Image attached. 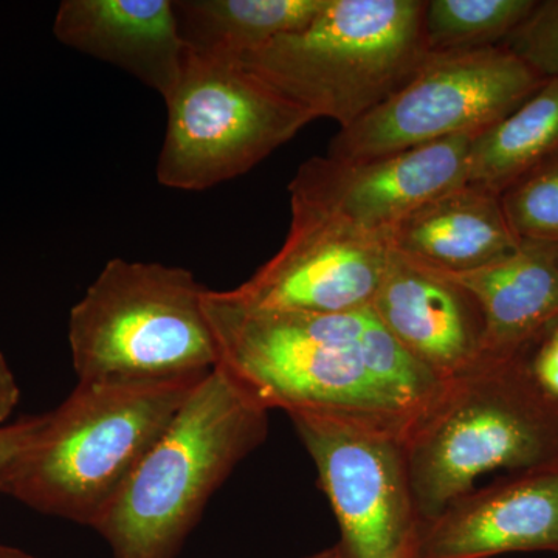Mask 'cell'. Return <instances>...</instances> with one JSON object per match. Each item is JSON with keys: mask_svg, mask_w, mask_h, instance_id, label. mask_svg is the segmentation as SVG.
<instances>
[{"mask_svg": "<svg viewBox=\"0 0 558 558\" xmlns=\"http://www.w3.org/2000/svg\"><path fill=\"white\" fill-rule=\"evenodd\" d=\"M202 304L219 368L269 413L339 418L403 438L442 385L371 310H264L208 289Z\"/></svg>", "mask_w": 558, "mask_h": 558, "instance_id": "cell-1", "label": "cell"}, {"mask_svg": "<svg viewBox=\"0 0 558 558\" xmlns=\"http://www.w3.org/2000/svg\"><path fill=\"white\" fill-rule=\"evenodd\" d=\"M209 373L78 381L69 398L46 414L43 429L0 494L94 529Z\"/></svg>", "mask_w": 558, "mask_h": 558, "instance_id": "cell-2", "label": "cell"}, {"mask_svg": "<svg viewBox=\"0 0 558 558\" xmlns=\"http://www.w3.org/2000/svg\"><path fill=\"white\" fill-rule=\"evenodd\" d=\"M267 433L269 411L216 366L94 527L112 558L178 557L209 499Z\"/></svg>", "mask_w": 558, "mask_h": 558, "instance_id": "cell-3", "label": "cell"}, {"mask_svg": "<svg viewBox=\"0 0 558 558\" xmlns=\"http://www.w3.org/2000/svg\"><path fill=\"white\" fill-rule=\"evenodd\" d=\"M403 450L425 524L487 473L558 468V407L523 355L480 360L442 381L407 429Z\"/></svg>", "mask_w": 558, "mask_h": 558, "instance_id": "cell-4", "label": "cell"}, {"mask_svg": "<svg viewBox=\"0 0 558 558\" xmlns=\"http://www.w3.org/2000/svg\"><path fill=\"white\" fill-rule=\"evenodd\" d=\"M425 0H328L317 17L240 60L340 130L387 101L429 57Z\"/></svg>", "mask_w": 558, "mask_h": 558, "instance_id": "cell-5", "label": "cell"}, {"mask_svg": "<svg viewBox=\"0 0 558 558\" xmlns=\"http://www.w3.org/2000/svg\"><path fill=\"white\" fill-rule=\"evenodd\" d=\"M183 267L110 259L69 317L78 381L154 380L207 374L219 349L202 296Z\"/></svg>", "mask_w": 558, "mask_h": 558, "instance_id": "cell-6", "label": "cell"}, {"mask_svg": "<svg viewBox=\"0 0 558 558\" xmlns=\"http://www.w3.org/2000/svg\"><path fill=\"white\" fill-rule=\"evenodd\" d=\"M165 102L157 179L172 190L204 191L240 178L315 120L240 58L190 47Z\"/></svg>", "mask_w": 558, "mask_h": 558, "instance_id": "cell-7", "label": "cell"}, {"mask_svg": "<svg viewBox=\"0 0 558 558\" xmlns=\"http://www.w3.org/2000/svg\"><path fill=\"white\" fill-rule=\"evenodd\" d=\"M508 47L429 53L395 95L343 128L328 156L365 160L454 137H478L545 83Z\"/></svg>", "mask_w": 558, "mask_h": 558, "instance_id": "cell-8", "label": "cell"}, {"mask_svg": "<svg viewBox=\"0 0 558 558\" xmlns=\"http://www.w3.org/2000/svg\"><path fill=\"white\" fill-rule=\"evenodd\" d=\"M340 527L349 558H417L422 520L402 436L339 421L290 416Z\"/></svg>", "mask_w": 558, "mask_h": 558, "instance_id": "cell-9", "label": "cell"}, {"mask_svg": "<svg viewBox=\"0 0 558 558\" xmlns=\"http://www.w3.org/2000/svg\"><path fill=\"white\" fill-rule=\"evenodd\" d=\"M473 138L442 140L365 160L312 157L290 182V208L389 244L411 213L468 183Z\"/></svg>", "mask_w": 558, "mask_h": 558, "instance_id": "cell-10", "label": "cell"}, {"mask_svg": "<svg viewBox=\"0 0 558 558\" xmlns=\"http://www.w3.org/2000/svg\"><path fill=\"white\" fill-rule=\"evenodd\" d=\"M391 255L387 241L292 211L284 244L234 299L264 310L351 314L369 310Z\"/></svg>", "mask_w": 558, "mask_h": 558, "instance_id": "cell-11", "label": "cell"}, {"mask_svg": "<svg viewBox=\"0 0 558 558\" xmlns=\"http://www.w3.org/2000/svg\"><path fill=\"white\" fill-rule=\"evenodd\" d=\"M558 550V468L510 473L454 499L422 527L417 558Z\"/></svg>", "mask_w": 558, "mask_h": 558, "instance_id": "cell-12", "label": "cell"}, {"mask_svg": "<svg viewBox=\"0 0 558 558\" xmlns=\"http://www.w3.org/2000/svg\"><path fill=\"white\" fill-rule=\"evenodd\" d=\"M369 310L439 380L461 376L481 360L484 323L475 299L447 275L392 248Z\"/></svg>", "mask_w": 558, "mask_h": 558, "instance_id": "cell-13", "label": "cell"}, {"mask_svg": "<svg viewBox=\"0 0 558 558\" xmlns=\"http://www.w3.org/2000/svg\"><path fill=\"white\" fill-rule=\"evenodd\" d=\"M53 33L70 49L131 73L163 100L185 64L171 0H64Z\"/></svg>", "mask_w": 558, "mask_h": 558, "instance_id": "cell-14", "label": "cell"}, {"mask_svg": "<svg viewBox=\"0 0 558 558\" xmlns=\"http://www.w3.org/2000/svg\"><path fill=\"white\" fill-rule=\"evenodd\" d=\"M444 275L478 303L484 323L481 360L520 357L558 319L554 245L521 241L519 248L481 269Z\"/></svg>", "mask_w": 558, "mask_h": 558, "instance_id": "cell-15", "label": "cell"}, {"mask_svg": "<svg viewBox=\"0 0 558 558\" xmlns=\"http://www.w3.org/2000/svg\"><path fill=\"white\" fill-rule=\"evenodd\" d=\"M501 196L464 183L422 205L399 223L389 247L442 274H464L519 248Z\"/></svg>", "mask_w": 558, "mask_h": 558, "instance_id": "cell-16", "label": "cell"}, {"mask_svg": "<svg viewBox=\"0 0 558 558\" xmlns=\"http://www.w3.org/2000/svg\"><path fill=\"white\" fill-rule=\"evenodd\" d=\"M328 0H172L186 47L244 57L306 28Z\"/></svg>", "mask_w": 558, "mask_h": 558, "instance_id": "cell-17", "label": "cell"}, {"mask_svg": "<svg viewBox=\"0 0 558 558\" xmlns=\"http://www.w3.org/2000/svg\"><path fill=\"white\" fill-rule=\"evenodd\" d=\"M558 157V78H549L505 120L473 138L468 183L501 196Z\"/></svg>", "mask_w": 558, "mask_h": 558, "instance_id": "cell-18", "label": "cell"}, {"mask_svg": "<svg viewBox=\"0 0 558 558\" xmlns=\"http://www.w3.org/2000/svg\"><path fill=\"white\" fill-rule=\"evenodd\" d=\"M535 0H425L428 53H461L499 46L534 10Z\"/></svg>", "mask_w": 558, "mask_h": 558, "instance_id": "cell-19", "label": "cell"}, {"mask_svg": "<svg viewBox=\"0 0 558 558\" xmlns=\"http://www.w3.org/2000/svg\"><path fill=\"white\" fill-rule=\"evenodd\" d=\"M501 204L520 241L558 247V157L512 183Z\"/></svg>", "mask_w": 558, "mask_h": 558, "instance_id": "cell-20", "label": "cell"}, {"mask_svg": "<svg viewBox=\"0 0 558 558\" xmlns=\"http://www.w3.org/2000/svg\"><path fill=\"white\" fill-rule=\"evenodd\" d=\"M502 46L542 78H558V0L535 3Z\"/></svg>", "mask_w": 558, "mask_h": 558, "instance_id": "cell-21", "label": "cell"}, {"mask_svg": "<svg viewBox=\"0 0 558 558\" xmlns=\"http://www.w3.org/2000/svg\"><path fill=\"white\" fill-rule=\"evenodd\" d=\"M46 422V414L22 417L13 424L0 425V492L25 451L31 449Z\"/></svg>", "mask_w": 558, "mask_h": 558, "instance_id": "cell-22", "label": "cell"}, {"mask_svg": "<svg viewBox=\"0 0 558 558\" xmlns=\"http://www.w3.org/2000/svg\"><path fill=\"white\" fill-rule=\"evenodd\" d=\"M21 399V389L7 359L0 354V424L9 421Z\"/></svg>", "mask_w": 558, "mask_h": 558, "instance_id": "cell-23", "label": "cell"}, {"mask_svg": "<svg viewBox=\"0 0 558 558\" xmlns=\"http://www.w3.org/2000/svg\"><path fill=\"white\" fill-rule=\"evenodd\" d=\"M299 558H349L343 549L340 548L339 543L329 546V548L318 550V553L310 554V556H303Z\"/></svg>", "mask_w": 558, "mask_h": 558, "instance_id": "cell-24", "label": "cell"}, {"mask_svg": "<svg viewBox=\"0 0 558 558\" xmlns=\"http://www.w3.org/2000/svg\"><path fill=\"white\" fill-rule=\"evenodd\" d=\"M0 558H38L24 553V550L11 548V546L0 545Z\"/></svg>", "mask_w": 558, "mask_h": 558, "instance_id": "cell-25", "label": "cell"}, {"mask_svg": "<svg viewBox=\"0 0 558 558\" xmlns=\"http://www.w3.org/2000/svg\"><path fill=\"white\" fill-rule=\"evenodd\" d=\"M539 340L546 341V343L558 348V319L556 323H554L553 326H550L548 330H546L545 336H543Z\"/></svg>", "mask_w": 558, "mask_h": 558, "instance_id": "cell-26", "label": "cell"}, {"mask_svg": "<svg viewBox=\"0 0 558 558\" xmlns=\"http://www.w3.org/2000/svg\"><path fill=\"white\" fill-rule=\"evenodd\" d=\"M556 255H557V260H558V247H556Z\"/></svg>", "mask_w": 558, "mask_h": 558, "instance_id": "cell-27", "label": "cell"}]
</instances>
